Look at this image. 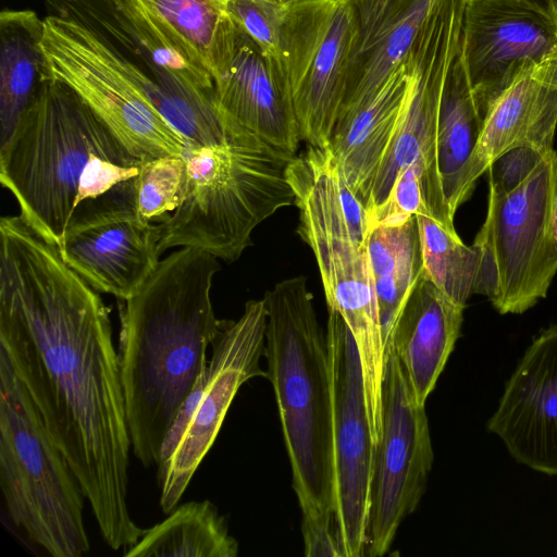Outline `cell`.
I'll use <instances>...</instances> for the list:
<instances>
[{
	"label": "cell",
	"instance_id": "cell-17",
	"mask_svg": "<svg viewBox=\"0 0 557 557\" xmlns=\"http://www.w3.org/2000/svg\"><path fill=\"white\" fill-rule=\"evenodd\" d=\"M557 128V51L521 67L490 103L478 141L448 200L450 213L469 199L479 177L518 147L554 150Z\"/></svg>",
	"mask_w": 557,
	"mask_h": 557
},
{
	"label": "cell",
	"instance_id": "cell-7",
	"mask_svg": "<svg viewBox=\"0 0 557 557\" xmlns=\"http://www.w3.org/2000/svg\"><path fill=\"white\" fill-rule=\"evenodd\" d=\"M0 485L8 518L28 541L52 557L88 553L82 486L1 357Z\"/></svg>",
	"mask_w": 557,
	"mask_h": 557
},
{
	"label": "cell",
	"instance_id": "cell-23",
	"mask_svg": "<svg viewBox=\"0 0 557 557\" xmlns=\"http://www.w3.org/2000/svg\"><path fill=\"white\" fill-rule=\"evenodd\" d=\"M44 18L32 10L0 13V146L13 134L47 76Z\"/></svg>",
	"mask_w": 557,
	"mask_h": 557
},
{
	"label": "cell",
	"instance_id": "cell-28",
	"mask_svg": "<svg viewBox=\"0 0 557 557\" xmlns=\"http://www.w3.org/2000/svg\"><path fill=\"white\" fill-rule=\"evenodd\" d=\"M423 272L446 296L465 306L475 294L480 255L455 228L429 215H417Z\"/></svg>",
	"mask_w": 557,
	"mask_h": 557
},
{
	"label": "cell",
	"instance_id": "cell-24",
	"mask_svg": "<svg viewBox=\"0 0 557 557\" xmlns=\"http://www.w3.org/2000/svg\"><path fill=\"white\" fill-rule=\"evenodd\" d=\"M368 252L385 345L423 271L417 218L371 227Z\"/></svg>",
	"mask_w": 557,
	"mask_h": 557
},
{
	"label": "cell",
	"instance_id": "cell-27",
	"mask_svg": "<svg viewBox=\"0 0 557 557\" xmlns=\"http://www.w3.org/2000/svg\"><path fill=\"white\" fill-rule=\"evenodd\" d=\"M483 119L458 53L443 92L437 129L438 166L447 205L458 174L478 141Z\"/></svg>",
	"mask_w": 557,
	"mask_h": 557
},
{
	"label": "cell",
	"instance_id": "cell-20",
	"mask_svg": "<svg viewBox=\"0 0 557 557\" xmlns=\"http://www.w3.org/2000/svg\"><path fill=\"white\" fill-rule=\"evenodd\" d=\"M347 1L355 14L356 36L339 113L382 88L407 59L436 0Z\"/></svg>",
	"mask_w": 557,
	"mask_h": 557
},
{
	"label": "cell",
	"instance_id": "cell-8",
	"mask_svg": "<svg viewBox=\"0 0 557 557\" xmlns=\"http://www.w3.org/2000/svg\"><path fill=\"white\" fill-rule=\"evenodd\" d=\"M557 151L516 188H488L485 220L473 246L480 255L475 294L500 314H521L547 296L557 274L553 215Z\"/></svg>",
	"mask_w": 557,
	"mask_h": 557
},
{
	"label": "cell",
	"instance_id": "cell-21",
	"mask_svg": "<svg viewBox=\"0 0 557 557\" xmlns=\"http://www.w3.org/2000/svg\"><path fill=\"white\" fill-rule=\"evenodd\" d=\"M413 84L408 54L372 97L337 116L329 148L349 188L364 206L379 166L410 102Z\"/></svg>",
	"mask_w": 557,
	"mask_h": 557
},
{
	"label": "cell",
	"instance_id": "cell-11",
	"mask_svg": "<svg viewBox=\"0 0 557 557\" xmlns=\"http://www.w3.org/2000/svg\"><path fill=\"white\" fill-rule=\"evenodd\" d=\"M465 0H436L409 51L414 74L410 102L374 177L368 215L388 197L397 176L418 162L435 216L454 221L438 166L437 129L443 92L460 50Z\"/></svg>",
	"mask_w": 557,
	"mask_h": 557
},
{
	"label": "cell",
	"instance_id": "cell-18",
	"mask_svg": "<svg viewBox=\"0 0 557 557\" xmlns=\"http://www.w3.org/2000/svg\"><path fill=\"white\" fill-rule=\"evenodd\" d=\"M486 429L518 463L557 476V324L528 346Z\"/></svg>",
	"mask_w": 557,
	"mask_h": 557
},
{
	"label": "cell",
	"instance_id": "cell-2",
	"mask_svg": "<svg viewBox=\"0 0 557 557\" xmlns=\"http://www.w3.org/2000/svg\"><path fill=\"white\" fill-rule=\"evenodd\" d=\"M220 269L212 253L182 247L124 301L120 370L132 451L145 468L158 465L164 437L207 367L221 325L211 301Z\"/></svg>",
	"mask_w": 557,
	"mask_h": 557
},
{
	"label": "cell",
	"instance_id": "cell-6",
	"mask_svg": "<svg viewBox=\"0 0 557 557\" xmlns=\"http://www.w3.org/2000/svg\"><path fill=\"white\" fill-rule=\"evenodd\" d=\"M294 157L238 124L223 143L189 146L180 205L159 223L160 253L194 247L237 260L260 223L295 203L286 173Z\"/></svg>",
	"mask_w": 557,
	"mask_h": 557
},
{
	"label": "cell",
	"instance_id": "cell-35",
	"mask_svg": "<svg viewBox=\"0 0 557 557\" xmlns=\"http://www.w3.org/2000/svg\"><path fill=\"white\" fill-rule=\"evenodd\" d=\"M555 224H557V186H556V195H555V203H554L553 226Z\"/></svg>",
	"mask_w": 557,
	"mask_h": 557
},
{
	"label": "cell",
	"instance_id": "cell-26",
	"mask_svg": "<svg viewBox=\"0 0 557 557\" xmlns=\"http://www.w3.org/2000/svg\"><path fill=\"white\" fill-rule=\"evenodd\" d=\"M214 79L233 44L235 23L227 0H138Z\"/></svg>",
	"mask_w": 557,
	"mask_h": 557
},
{
	"label": "cell",
	"instance_id": "cell-32",
	"mask_svg": "<svg viewBox=\"0 0 557 557\" xmlns=\"http://www.w3.org/2000/svg\"><path fill=\"white\" fill-rule=\"evenodd\" d=\"M304 552L307 557H341L333 518L301 517Z\"/></svg>",
	"mask_w": 557,
	"mask_h": 557
},
{
	"label": "cell",
	"instance_id": "cell-34",
	"mask_svg": "<svg viewBox=\"0 0 557 557\" xmlns=\"http://www.w3.org/2000/svg\"><path fill=\"white\" fill-rule=\"evenodd\" d=\"M272 1H274L278 4H282L286 8H289V7H294V5L306 3V2L324 1V0H272Z\"/></svg>",
	"mask_w": 557,
	"mask_h": 557
},
{
	"label": "cell",
	"instance_id": "cell-15",
	"mask_svg": "<svg viewBox=\"0 0 557 557\" xmlns=\"http://www.w3.org/2000/svg\"><path fill=\"white\" fill-rule=\"evenodd\" d=\"M160 224L139 219L133 178L83 202L59 245L63 260L94 289L127 300L160 262Z\"/></svg>",
	"mask_w": 557,
	"mask_h": 557
},
{
	"label": "cell",
	"instance_id": "cell-14",
	"mask_svg": "<svg viewBox=\"0 0 557 557\" xmlns=\"http://www.w3.org/2000/svg\"><path fill=\"white\" fill-rule=\"evenodd\" d=\"M382 434L375 446L366 555L381 557L401 522L416 511L433 466L425 406L411 393L392 347L385 348Z\"/></svg>",
	"mask_w": 557,
	"mask_h": 557
},
{
	"label": "cell",
	"instance_id": "cell-30",
	"mask_svg": "<svg viewBox=\"0 0 557 557\" xmlns=\"http://www.w3.org/2000/svg\"><path fill=\"white\" fill-rule=\"evenodd\" d=\"M286 7L272 0H227L232 21L268 55L280 60Z\"/></svg>",
	"mask_w": 557,
	"mask_h": 557
},
{
	"label": "cell",
	"instance_id": "cell-22",
	"mask_svg": "<svg viewBox=\"0 0 557 557\" xmlns=\"http://www.w3.org/2000/svg\"><path fill=\"white\" fill-rule=\"evenodd\" d=\"M463 310L422 271L392 329L385 348L396 354L419 405L425 406L455 348Z\"/></svg>",
	"mask_w": 557,
	"mask_h": 557
},
{
	"label": "cell",
	"instance_id": "cell-9",
	"mask_svg": "<svg viewBox=\"0 0 557 557\" xmlns=\"http://www.w3.org/2000/svg\"><path fill=\"white\" fill-rule=\"evenodd\" d=\"M48 75L72 88L141 161L183 156L191 146L122 67L113 41L75 13L44 18Z\"/></svg>",
	"mask_w": 557,
	"mask_h": 557
},
{
	"label": "cell",
	"instance_id": "cell-16",
	"mask_svg": "<svg viewBox=\"0 0 557 557\" xmlns=\"http://www.w3.org/2000/svg\"><path fill=\"white\" fill-rule=\"evenodd\" d=\"M555 51L557 26L535 0H465L459 60L483 117L521 67Z\"/></svg>",
	"mask_w": 557,
	"mask_h": 557
},
{
	"label": "cell",
	"instance_id": "cell-12",
	"mask_svg": "<svg viewBox=\"0 0 557 557\" xmlns=\"http://www.w3.org/2000/svg\"><path fill=\"white\" fill-rule=\"evenodd\" d=\"M355 36V14L347 0L311 1L287 9L280 61L308 146H329L345 95Z\"/></svg>",
	"mask_w": 557,
	"mask_h": 557
},
{
	"label": "cell",
	"instance_id": "cell-33",
	"mask_svg": "<svg viewBox=\"0 0 557 557\" xmlns=\"http://www.w3.org/2000/svg\"><path fill=\"white\" fill-rule=\"evenodd\" d=\"M545 12L552 17L553 22L557 26V0H535Z\"/></svg>",
	"mask_w": 557,
	"mask_h": 557
},
{
	"label": "cell",
	"instance_id": "cell-29",
	"mask_svg": "<svg viewBox=\"0 0 557 557\" xmlns=\"http://www.w3.org/2000/svg\"><path fill=\"white\" fill-rule=\"evenodd\" d=\"M184 177L183 156L143 161L133 177L134 208L139 219L164 222L180 205Z\"/></svg>",
	"mask_w": 557,
	"mask_h": 557
},
{
	"label": "cell",
	"instance_id": "cell-31",
	"mask_svg": "<svg viewBox=\"0 0 557 557\" xmlns=\"http://www.w3.org/2000/svg\"><path fill=\"white\" fill-rule=\"evenodd\" d=\"M546 154L530 147L509 150L487 169L488 188L502 193L516 188L536 169Z\"/></svg>",
	"mask_w": 557,
	"mask_h": 557
},
{
	"label": "cell",
	"instance_id": "cell-19",
	"mask_svg": "<svg viewBox=\"0 0 557 557\" xmlns=\"http://www.w3.org/2000/svg\"><path fill=\"white\" fill-rule=\"evenodd\" d=\"M213 83V102L222 119L297 154L302 138L282 63L265 54L236 24L226 63Z\"/></svg>",
	"mask_w": 557,
	"mask_h": 557
},
{
	"label": "cell",
	"instance_id": "cell-1",
	"mask_svg": "<svg viewBox=\"0 0 557 557\" xmlns=\"http://www.w3.org/2000/svg\"><path fill=\"white\" fill-rule=\"evenodd\" d=\"M0 357L66 458L104 542L146 530L128 509L129 437L109 310L20 214L0 220Z\"/></svg>",
	"mask_w": 557,
	"mask_h": 557
},
{
	"label": "cell",
	"instance_id": "cell-4",
	"mask_svg": "<svg viewBox=\"0 0 557 557\" xmlns=\"http://www.w3.org/2000/svg\"><path fill=\"white\" fill-rule=\"evenodd\" d=\"M299 211L297 233L311 248L327 302L347 324L362 371L364 406L374 444L382 434L385 345L368 240L370 220L329 146H308L287 166Z\"/></svg>",
	"mask_w": 557,
	"mask_h": 557
},
{
	"label": "cell",
	"instance_id": "cell-5",
	"mask_svg": "<svg viewBox=\"0 0 557 557\" xmlns=\"http://www.w3.org/2000/svg\"><path fill=\"white\" fill-rule=\"evenodd\" d=\"M265 377L273 387L302 517L333 518L332 395L326 333L305 276L263 296Z\"/></svg>",
	"mask_w": 557,
	"mask_h": 557
},
{
	"label": "cell",
	"instance_id": "cell-25",
	"mask_svg": "<svg viewBox=\"0 0 557 557\" xmlns=\"http://www.w3.org/2000/svg\"><path fill=\"white\" fill-rule=\"evenodd\" d=\"M239 545L225 517L210 500L177 505L160 523L145 531L125 557H236Z\"/></svg>",
	"mask_w": 557,
	"mask_h": 557
},
{
	"label": "cell",
	"instance_id": "cell-13",
	"mask_svg": "<svg viewBox=\"0 0 557 557\" xmlns=\"http://www.w3.org/2000/svg\"><path fill=\"white\" fill-rule=\"evenodd\" d=\"M326 343L332 395L333 521L341 557L366 555L375 457L354 337L329 309Z\"/></svg>",
	"mask_w": 557,
	"mask_h": 557
},
{
	"label": "cell",
	"instance_id": "cell-3",
	"mask_svg": "<svg viewBox=\"0 0 557 557\" xmlns=\"http://www.w3.org/2000/svg\"><path fill=\"white\" fill-rule=\"evenodd\" d=\"M141 162L47 71L33 103L0 146V181L20 215L59 246L78 207L136 176Z\"/></svg>",
	"mask_w": 557,
	"mask_h": 557
},
{
	"label": "cell",
	"instance_id": "cell-10",
	"mask_svg": "<svg viewBox=\"0 0 557 557\" xmlns=\"http://www.w3.org/2000/svg\"><path fill=\"white\" fill-rule=\"evenodd\" d=\"M267 308L249 300L237 320H221L207 367L176 413L158 461L160 507L170 513L212 447L240 386L256 376L265 350Z\"/></svg>",
	"mask_w": 557,
	"mask_h": 557
}]
</instances>
